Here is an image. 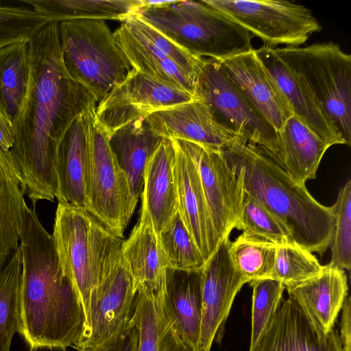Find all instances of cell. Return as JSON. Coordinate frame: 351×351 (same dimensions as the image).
<instances>
[{"instance_id":"4316f807","label":"cell","mask_w":351,"mask_h":351,"mask_svg":"<svg viewBox=\"0 0 351 351\" xmlns=\"http://www.w3.org/2000/svg\"><path fill=\"white\" fill-rule=\"evenodd\" d=\"M108 136L132 195L138 200L143 186L145 165L163 138L154 132L145 118L132 121Z\"/></svg>"},{"instance_id":"44dd1931","label":"cell","mask_w":351,"mask_h":351,"mask_svg":"<svg viewBox=\"0 0 351 351\" xmlns=\"http://www.w3.org/2000/svg\"><path fill=\"white\" fill-rule=\"evenodd\" d=\"M141 200L158 235L178 212L175 150L170 138H163L147 162Z\"/></svg>"},{"instance_id":"7bdbcfd3","label":"cell","mask_w":351,"mask_h":351,"mask_svg":"<svg viewBox=\"0 0 351 351\" xmlns=\"http://www.w3.org/2000/svg\"><path fill=\"white\" fill-rule=\"evenodd\" d=\"M14 142V131L10 123L0 115V147L9 152Z\"/></svg>"},{"instance_id":"60d3db41","label":"cell","mask_w":351,"mask_h":351,"mask_svg":"<svg viewBox=\"0 0 351 351\" xmlns=\"http://www.w3.org/2000/svg\"><path fill=\"white\" fill-rule=\"evenodd\" d=\"M138 332L134 325L125 330L109 345L100 348H77V351H136Z\"/></svg>"},{"instance_id":"7a4b0ae2","label":"cell","mask_w":351,"mask_h":351,"mask_svg":"<svg viewBox=\"0 0 351 351\" xmlns=\"http://www.w3.org/2000/svg\"><path fill=\"white\" fill-rule=\"evenodd\" d=\"M19 243L22 272L18 333L30 351L65 350L82 335L85 314L74 285L60 267L53 237L34 208L24 209Z\"/></svg>"},{"instance_id":"cb8c5ba5","label":"cell","mask_w":351,"mask_h":351,"mask_svg":"<svg viewBox=\"0 0 351 351\" xmlns=\"http://www.w3.org/2000/svg\"><path fill=\"white\" fill-rule=\"evenodd\" d=\"M312 319L325 332L333 329L347 298L348 285L344 270L328 264L322 272L302 283L286 288Z\"/></svg>"},{"instance_id":"7c38bea8","label":"cell","mask_w":351,"mask_h":351,"mask_svg":"<svg viewBox=\"0 0 351 351\" xmlns=\"http://www.w3.org/2000/svg\"><path fill=\"white\" fill-rule=\"evenodd\" d=\"M196 99L184 90L132 69L96 107L95 117L109 135L123 125L154 112Z\"/></svg>"},{"instance_id":"d4e9b609","label":"cell","mask_w":351,"mask_h":351,"mask_svg":"<svg viewBox=\"0 0 351 351\" xmlns=\"http://www.w3.org/2000/svg\"><path fill=\"white\" fill-rule=\"evenodd\" d=\"M113 34L119 49L132 69L194 95L197 79L163 51L123 22Z\"/></svg>"},{"instance_id":"8992f818","label":"cell","mask_w":351,"mask_h":351,"mask_svg":"<svg viewBox=\"0 0 351 351\" xmlns=\"http://www.w3.org/2000/svg\"><path fill=\"white\" fill-rule=\"evenodd\" d=\"M345 145H351V56L332 42L274 47Z\"/></svg>"},{"instance_id":"b9f144b4","label":"cell","mask_w":351,"mask_h":351,"mask_svg":"<svg viewBox=\"0 0 351 351\" xmlns=\"http://www.w3.org/2000/svg\"><path fill=\"white\" fill-rule=\"evenodd\" d=\"M340 329V341L342 351H351V306L350 298L348 297L342 306Z\"/></svg>"},{"instance_id":"8fae6325","label":"cell","mask_w":351,"mask_h":351,"mask_svg":"<svg viewBox=\"0 0 351 351\" xmlns=\"http://www.w3.org/2000/svg\"><path fill=\"white\" fill-rule=\"evenodd\" d=\"M137 289L120 255L106 270L91 296L77 348H100L133 326Z\"/></svg>"},{"instance_id":"d6986e66","label":"cell","mask_w":351,"mask_h":351,"mask_svg":"<svg viewBox=\"0 0 351 351\" xmlns=\"http://www.w3.org/2000/svg\"><path fill=\"white\" fill-rule=\"evenodd\" d=\"M93 105L66 130L58 145L56 160V198L58 203L71 204L86 210L90 160L89 109Z\"/></svg>"},{"instance_id":"9a60e30c","label":"cell","mask_w":351,"mask_h":351,"mask_svg":"<svg viewBox=\"0 0 351 351\" xmlns=\"http://www.w3.org/2000/svg\"><path fill=\"white\" fill-rule=\"evenodd\" d=\"M176 140L196 167L214 226L221 241L234 229L241 188L219 152Z\"/></svg>"},{"instance_id":"4fadbf2b","label":"cell","mask_w":351,"mask_h":351,"mask_svg":"<svg viewBox=\"0 0 351 351\" xmlns=\"http://www.w3.org/2000/svg\"><path fill=\"white\" fill-rule=\"evenodd\" d=\"M229 237L223 239L202 269V313L196 351H210L229 315L234 299L247 280L229 255Z\"/></svg>"},{"instance_id":"e575fe53","label":"cell","mask_w":351,"mask_h":351,"mask_svg":"<svg viewBox=\"0 0 351 351\" xmlns=\"http://www.w3.org/2000/svg\"><path fill=\"white\" fill-rule=\"evenodd\" d=\"M158 237L169 267L185 270L203 268L206 262L179 212L161 230Z\"/></svg>"},{"instance_id":"52a82bcc","label":"cell","mask_w":351,"mask_h":351,"mask_svg":"<svg viewBox=\"0 0 351 351\" xmlns=\"http://www.w3.org/2000/svg\"><path fill=\"white\" fill-rule=\"evenodd\" d=\"M62 62L70 77L103 101L132 67L104 20L75 19L58 23Z\"/></svg>"},{"instance_id":"277c9868","label":"cell","mask_w":351,"mask_h":351,"mask_svg":"<svg viewBox=\"0 0 351 351\" xmlns=\"http://www.w3.org/2000/svg\"><path fill=\"white\" fill-rule=\"evenodd\" d=\"M136 14L195 56L222 61L253 49L249 32L202 0L145 1Z\"/></svg>"},{"instance_id":"83f0119b","label":"cell","mask_w":351,"mask_h":351,"mask_svg":"<svg viewBox=\"0 0 351 351\" xmlns=\"http://www.w3.org/2000/svg\"><path fill=\"white\" fill-rule=\"evenodd\" d=\"M162 288L156 291L142 287L137 290L132 318L138 332L136 351H195L181 339L165 314Z\"/></svg>"},{"instance_id":"484cf974","label":"cell","mask_w":351,"mask_h":351,"mask_svg":"<svg viewBox=\"0 0 351 351\" xmlns=\"http://www.w3.org/2000/svg\"><path fill=\"white\" fill-rule=\"evenodd\" d=\"M277 132L276 162L299 184L315 179L321 160L331 145L294 115Z\"/></svg>"},{"instance_id":"2e32d148","label":"cell","mask_w":351,"mask_h":351,"mask_svg":"<svg viewBox=\"0 0 351 351\" xmlns=\"http://www.w3.org/2000/svg\"><path fill=\"white\" fill-rule=\"evenodd\" d=\"M254 351H342L334 328L325 332L291 297L282 298Z\"/></svg>"},{"instance_id":"836d02e7","label":"cell","mask_w":351,"mask_h":351,"mask_svg":"<svg viewBox=\"0 0 351 351\" xmlns=\"http://www.w3.org/2000/svg\"><path fill=\"white\" fill-rule=\"evenodd\" d=\"M276 247V244L242 233L230 241L229 255L236 269L250 282L270 278Z\"/></svg>"},{"instance_id":"8d00e7d4","label":"cell","mask_w":351,"mask_h":351,"mask_svg":"<svg viewBox=\"0 0 351 351\" xmlns=\"http://www.w3.org/2000/svg\"><path fill=\"white\" fill-rule=\"evenodd\" d=\"M252 287V326L249 351H254L282 298L285 287L271 279L249 282Z\"/></svg>"},{"instance_id":"6da1fadb","label":"cell","mask_w":351,"mask_h":351,"mask_svg":"<svg viewBox=\"0 0 351 351\" xmlns=\"http://www.w3.org/2000/svg\"><path fill=\"white\" fill-rule=\"evenodd\" d=\"M29 43V89L10 152L34 207L40 200L53 202L56 197L58 145L72 123L97 102L64 68L58 23H48Z\"/></svg>"},{"instance_id":"9c48e42d","label":"cell","mask_w":351,"mask_h":351,"mask_svg":"<svg viewBox=\"0 0 351 351\" xmlns=\"http://www.w3.org/2000/svg\"><path fill=\"white\" fill-rule=\"evenodd\" d=\"M202 1L270 46L300 47L322 29L310 9L291 1Z\"/></svg>"},{"instance_id":"ab89813d","label":"cell","mask_w":351,"mask_h":351,"mask_svg":"<svg viewBox=\"0 0 351 351\" xmlns=\"http://www.w3.org/2000/svg\"><path fill=\"white\" fill-rule=\"evenodd\" d=\"M121 22L131 30L160 49L182 68L193 75L197 81L206 58L192 55L163 35L154 27L143 21L136 14Z\"/></svg>"},{"instance_id":"f1b7e54d","label":"cell","mask_w":351,"mask_h":351,"mask_svg":"<svg viewBox=\"0 0 351 351\" xmlns=\"http://www.w3.org/2000/svg\"><path fill=\"white\" fill-rule=\"evenodd\" d=\"M20 172L10 151L0 147V270L19 246L27 206Z\"/></svg>"},{"instance_id":"ba28073f","label":"cell","mask_w":351,"mask_h":351,"mask_svg":"<svg viewBox=\"0 0 351 351\" xmlns=\"http://www.w3.org/2000/svg\"><path fill=\"white\" fill-rule=\"evenodd\" d=\"M89 109L88 210L114 234L123 237L134 213L135 199L123 171L110 147L108 136Z\"/></svg>"},{"instance_id":"3957f363","label":"cell","mask_w":351,"mask_h":351,"mask_svg":"<svg viewBox=\"0 0 351 351\" xmlns=\"http://www.w3.org/2000/svg\"><path fill=\"white\" fill-rule=\"evenodd\" d=\"M241 189L289 230L293 243L322 256L335 226L332 206H324L260 147L239 138L219 150Z\"/></svg>"},{"instance_id":"5bb4252c","label":"cell","mask_w":351,"mask_h":351,"mask_svg":"<svg viewBox=\"0 0 351 351\" xmlns=\"http://www.w3.org/2000/svg\"><path fill=\"white\" fill-rule=\"evenodd\" d=\"M145 119L162 138L191 142L215 152L243 138L198 99L154 112Z\"/></svg>"},{"instance_id":"ffe728a7","label":"cell","mask_w":351,"mask_h":351,"mask_svg":"<svg viewBox=\"0 0 351 351\" xmlns=\"http://www.w3.org/2000/svg\"><path fill=\"white\" fill-rule=\"evenodd\" d=\"M161 299L165 313L179 336L196 351L202 313V269L168 267Z\"/></svg>"},{"instance_id":"5b68a950","label":"cell","mask_w":351,"mask_h":351,"mask_svg":"<svg viewBox=\"0 0 351 351\" xmlns=\"http://www.w3.org/2000/svg\"><path fill=\"white\" fill-rule=\"evenodd\" d=\"M51 236L60 267L80 298L86 321L91 296L121 255L123 241L88 210L71 204H58Z\"/></svg>"},{"instance_id":"e0dca14e","label":"cell","mask_w":351,"mask_h":351,"mask_svg":"<svg viewBox=\"0 0 351 351\" xmlns=\"http://www.w3.org/2000/svg\"><path fill=\"white\" fill-rule=\"evenodd\" d=\"M219 62L233 84L277 132L293 116L254 49Z\"/></svg>"},{"instance_id":"d590c367","label":"cell","mask_w":351,"mask_h":351,"mask_svg":"<svg viewBox=\"0 0 351 351\" xmlns=\"http://www.w3.org/2000/svg\"><path fill=\"white\" fill-rule=\"evenodd\" d=\"M323 267L312 252L295 243L277 245L269 278L280 282L286 289L319 275Z\"/></svg>"},{"instance_id":"30bf717a","label":"cell","mask_w":351,"mask_h":351,"mask_svg":"<svg viewBox=\"0 0 351 351\" xmlns=\"http://www.w3.org/2000/svg\"><path fill=\"white\" fill-rule=\"evenodd\" d=\"M194 96L209 106L221 121L243 139L260 147L277 161V131L233 84L219 61L206 58Z\"/></svg>"},{"instance_id":"d6a6232c","label":"cell","mask_w":351,"mask_h":351,"mask_svg":"<svg viewBox=\"0 0 351 351\" xmlns=\"http://www.w3.org/2000/svg\"><path fill=\"white\" fill-rule=\"evenodd\" d=\"M241 188V187H240ZM234 228L276 245L293 243L288 228L258 201L241 189Z\"/></svg>"},{"instance_id":"f35d334b","label":"cell","mask_w":351,"mask_h":351,"mask_svg":"<svg viewBox=\"0 0 351 351\" xmlns=\"http://www.w3.org/2000/svg\"><path fill=\"white\" fill-rule=\"evenodd\" d=\"M49 23L34 9L0 5V49L30 39Z\"/></svg>"},{"instance_id":"1f68e13d","label":"cell","mask_w":351,"mask_h":351,"mask_svg":"<svg viewBox=\"0 0 351 351\" xmlns=\"http://www.w3.org/2000/svg\"><path fill=\"white\" fill-rule=\"evenodd\" d=\"M22 256L19 247L0 270V351H10L18 332Z\"/></svg>"},{"instance_id":"ac0fdd59","label":"cell","mask_w":351,"mask_h":351,"mask_svg":"<svg viewBox=\"0 0 351 351\" xmlns=\"http://www.w3.org/2000/svg\"><path fill=\"white\" fill-rule=\"evenodd\" d=\"M171 140L175 150L178 212L206 262L221 241L214 226L196 167L178 141Z\"/></svg>"},{"instance_id":"7402d4cb","label":"cell","mask_w":351,"mask_h":351,"mask_svg":"<svg viewBox=\"0 0 351 351\" xmlns=\"http://www.w3.org/2000/svg\"><path fill=\"white\" fill-rule=\"evenodd\" d=\"M122 261L136 289H160L169 263L150 216L141 209L140 218L129 237L121 246Z\"/></svg>"},{"instance_id":"603a6c76","label":"cell","mask_w":351,"mask_h":351,"mask_svg":"<svg viewBox=\"0 0 351 351\" xmlns=\"http://www.w3.org/2000/svg\"><path fill=\"white\" fill-rule=\"evenodd\" d=\"M255 51L289 104L293 115L331 146L344 144L334 125L274 47L264 45Z\"/></svg>"},{"instance_id":"4dcf8cb0","label":"cell","mask_w":351,"mask_h":351,"mask_svg":"<svg viewBox=\"0 0 351 351\" xmlns=\"http://www.w3.org/2000/svg\"><path fill=\"white\" fill-rule=\"evenodd\" d=\"M50 23L75 19L123 21L145 6L142 0H25Z\"/></svg>"},{"instance_id":"f546056e","label":"cell","mask_w":351,"mask_h":351,"mask_svg":"<svg viewBox=\"0 0 351 351\" xmlns=\"http://www.w3.org/2000/svg\"><path fill=\"white\" fill-rule=\"evenodd\" d=\"M30 43L24 39L0 49V115L14 127L27 95Z\"/></svg>"},{"instance_id":"74e56055","label":"cell","mask_w":351,"mask_h":351,"mask_svg":"<svg viewBox=\"0 0 351 351\" xmlns=\"http://www.w3.org/2000/svg\"><path fill=\"white\" fill-rule=\"evenodd\" d=\"M335 217L332 239L330 245L332 266L343 270L351 269V180L339 190L332 206Z\"/></svg>"}]
</instances>
